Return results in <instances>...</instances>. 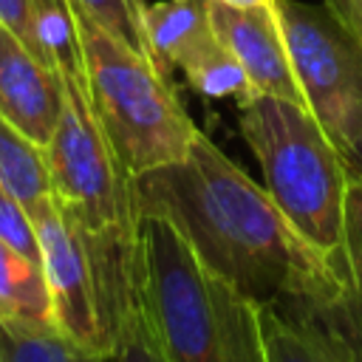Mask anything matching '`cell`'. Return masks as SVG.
<instances>
[{
  "mask_svg": "<svg viewBox=\"0 0 362 362\" xmlns=\"http://www.w3.org/2000/svg\"><path fill=\"white\" fill-rule=\"evenodd\" d=\"M133 192L139 215L167 221L206 272L257 305L314 314L328 303V260L209 136L198 133L181 161L136 175Z\"/></svg>",
  "mask_w": 362,
  "mask_h": 362,
  "instance_id": "cell-1",
  "label": "cell"
},
{
  "mask_svg": "<svg viewBox=\"0 0 362 362\" xmlns=\"http://www.w3.org/2000/svg\"><path fill=\"white\" fill-rule=\"evenodd\" d=\"M139 283L164 362H266L260 305L206 272L153 215H141Z\"/></svg>",
  "mask_w": 362,
  "mask_h": 362,
  "instance_id": "cell-2",
  "label": "cell"
},
{
  "mask_svg": "<svg viewBox=\"0 0 362 362\" xmlns=\"http://www.w3.org/2000/svg\"><path fill=\"white\" fill-rule=\"evenodd\" d=\"M240 136L277 209L328 260L342 240L351 170L320 119L300 102L255 93L240 105Z\"/></svg>",
  "mask_w": 362,
  "mask_h": 362,
  "instance_id": "cell-3",
  "label": "cell"
},
{
  "mask_svg": "<svg viewBox=\"0 0 362 362\" xmlns=\"http://www.w3.org/2000/svg\"><path fill=\"white\" fill-rule=\"evenodd\" d=\"M74 17L90 105L122 167L136 178L181 161L201 130L175 96L170 76L76 6Z\"/></svg>",
  "mask_w": 362,
  "mask_h": 362,
  "instance_id": "cell-4",
  "label": "cell"
},
{
  "mask_svg": "<svg viewBox=\"0 0 362 362\" xmlns=\"http://www.w3.org/2000/svg\"><path fill=\"white\" fill-rule=\"evenodd\" d=\"M274 11L303 102L334 141L362 105V40L328 6L274 0Z\"/></svg>",
  "mask_w": 362,
  "mask_h": 362,
  "instance_id": "cell-5",
  "label": "cell"
},
{
  "mask_svg": "<svg viewBox=\"0 0 362 362\" xmlns=\"http://www.w3.org/2000/svg\"><path fill=\"white\" fill-rule=\"evenodd\" d=\"M28 215L40 243V266L51 300V325L74 345L110 356L116 325L107 314L82 235L62 215L54 198L37 204Z\"/></svg>",
  "mask_w": 362,
  "mask_h": 362,
  "instance_id": "cell-6",
  "label": "cell"
},
{
  "mask_svg": "<svg viewBox=\"0 0 362 362\" xmlns=\"http://www.w3.org/2000/svg\"><path fill=\"white\" fill-rule=\"evenodd\" d=\"M150 59L170 76L178 68L187 85L209 99H235L238 107L255 96L243 68L218 40L206 0H158L144 8Z\"/></svg>",
  "mask_w": 362,
  "mask_h": 362,
  "instance_id": "cell-7",
  "label": "cell"
},
{
  "mask_svg": "<svg viewBox=\"0 0 362 362\" xmlns=\"http://www.w3.org/2000/svg\"><path fill=\"white\" fill-rule=\"evenodd\" d=\"M206 6L218 40L238 59L252 90L305 105L288 62V51L274 6L240 8V6H226L221 0H206Z\"/></svg>",
  "mask_w": 362,
  "mask_h": 362,
  "instance_id": "cell-8",
  "label": "cell"
},
{
  "mask_svg": "<svg viewBox=\"0 0 362 362\" xmlns=\"http://www.w3.org/2000/svg\"><path fill=\"white\" fill-rule=\"evenodd\" d=\"M62 110V76L11 31L0 34V116L45 147Z\"/></svg>",
  "mask_w": 362,
  "mask_h": 362,
  "instance_id": "cell-9",
  "label": "cell"
},
{
  "mask_svg": "<svg viewBox=\"0 0 362 362\" xmlns=\"http://www.w3.org/2000/svg\"><path fill=\"white\" fill-rule=\"evenodd\" d=\"M331 297L314 311L334 325L356 351L362 362V178L351 175L345 198V226L337 252L328 257Z\"/></svg>",
  "mask_w": 362,
  "mask_h": 362,
  "instance_id": "cell-10",
  "label": "cell"
},
{
  "mask_svg": "<svg viewBox=\"0 0 362 362\" xmlns=\"http://www.w3.org/2000/svg\"><path fill=\"white\" fill-rule=\"evenodd\" d=\"M266 362H359L351 342L311 311L260 305Z\"/></svg>",
  "mask_w": 362,
  "mask_h": 362,
  "instance_id": "cell-11",
  "label": "cell"
},
{
  "mask_svg": "<svg viewBox=\"0 0 362 362\" xmlns=\"http://www.w3.org/2000/svg\"><path fill=\"white\" fill-rule=\"evenodd\" d=\"M0 322H51V300L40 260L0 240Z\"/></svg>",
  "mask_w": 362,
  "mask_h": 362,
  "instance_id": "cell-12",
  "label": "cell"
},
{
  "mask_svg": "<svg viewBox=\"0 0 362 362\" xmlns=\"http://www.w3.org/2000/svg\"><path fill=\"white\" fill-rule=\"evenodd\" d=\"M0 189L14 195L25 209L51 198V178L45 147L20 133L0 116Z\"/></svg>",
  "mask_w": 362,
  "mask_h": 362,
  "instance_id": "cell-13",
  "label": "cell"
},
{
  "mask_svg": "<svg viewBox=\"0 0 362 362\" xmlns=\"http://www.w3.org/2000/svg\"><path fill=\"white\" fill-rule=\"evenodd\" d=\"M0 362H110L65 339L51 322H0Z\"/></svg>",
  "mask_w": 362,
  "mask_h": 362,
  "instance_id": "cell-14",
  "label": "cell"
},
{
  "mask_svg": "<svg viewBox=\"0 0 362 362\" xmlns=\"http://www.w3.org/2000/svg\"><path fill=\"white\" fill-rule=\"evenodd\" d=\"M110 362H164L161 348L153 334V325H150V317H147V308H144V300H141V283H139L136 297L122 311Z\"/></svg>",
  "mask_w": 362,
  "mask_h": 362,
  "instance_id": "cell-15",
  "label": "cell"
},
{
  "mask_svg": "<svg viewBox=\"0 0 362 362\" xmlns=\"http://www.w3.org/2000/svg\"><path fill=\"white\" fill-rule=\"evenodd\" d=\"M82 14L150 57L144 37V0H71Z\"/></svg>",
  "mask_w": 362,
  "mask_h": 362,
  "instance_id": "cell-16",
  "label": "cell"
},
{
  "mask_svg": "<svg viewBox=\"0 0 362 362\" xmlns=\"http://www.w3.org/2000/svg\"><path fill=\"white\" fill-rule=\"evenodd\" d=\"M0 240L14 246L17 252L28 255L31 260H40V243H37V232H34L31 215L6 189H0Z\"/></svg>",
  "mask_w": 362,
  "mask_h": 362,
  "instance_id": "cell-17",
  "label": "cell"
},
{
  "mask_svg": "<svg viewBox=\"0 0 362 362\" xmlns=\"http://www.w3.org/2000/svg\"><path fill=\"white\" fill-rule=\"evenodd\" d=\"M40 0H0V25L11 31L25 48L34 42V14Z\"/></svg>",
  "mask_w": 362,
  "mask_h": 362,
  "instance_id": "cell-18",
  "label": "cell"
},
{
  "mask_svg": "<svg viewBox=\"0 0 362 362\" xmlns=\"http://www.w3.org/2000/svg\"><path fill=\"white\" fill-rule=\"evenodd\" d=\"M334 144L339 147V153H342L351 175H359L362 178V105L345 119V124L334 136Z\"/></svg>",
  "mask_w": 362,
  "mask_h": 362,
  "instance_id": "cell-19",
  "label": "cell"
},
{
  "mask_svg": "<svg viewBox=\"0 0 362 362\" xmlns=\"http://www.w3.org/2000/svg\"><path fill=\"white\" fill-rule=\"evenodd\" d=\"M325 6L337 14H348V11H362V0H325Z\"/></svg>",
  "mask_w": 362,
  "mask_h": 362,
  "instance_id": "cell-20",
  "label": "cell"
},
{
  "mask_svg": "<svg viewBox=\"0 0 362 362\" xmlns=\"http://www.w3.org/2000/svg\"><path fill=\"white\" fill-rule=\"evenodd\" d=\"M334 14H337V11H334ZM339 17H342V20L354 28V34L362 40V11H348V14H339Z\"/></svg>",
  "mask_w": 362,
  "mask_h": 362,
  "instance_id": "cell-21",
  "label": "cell"
},
{
  "mask_svg": "<svg viewBox=\"0 0 362 362\" xmlns=\"http://www.w3.org/2000/svg\"><path fill=\"white\" fill-rule=\"evenodd\" d=\"M226 6H240V8H249V6H274V0H221Z\"/></svg>",
  "mask_w": 362,
  "mask_h": 362,
  "instance_id": "cell-22",
  "label": "cell"
},
{
  "mask_svg": "<svg viewBox=\"0 0 362 362\" xmlns=\"http://www.w3.org/2000/svg\"><path fill=\"white\" fill-rule=\"evenodd\" d=\"M0 34H3V25H0Z\"/></svg>",
  "mask_w": 362,
  "mask_h": 362,
  "instance_id": "cell-23",
  "label": "cell"
}]
</instances>
